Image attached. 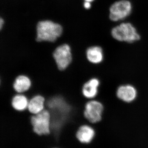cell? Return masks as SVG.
I'll list each match as a JSON object with an SVG mask.
<instances>
[{"instance_id": "6da1fadb", "label": "cell", "mask_w": 148, "mask_h": 148, "mask_svg": "<svg viewBox=\"0 0 148 148\" xmlns=\"http://www.w3.org/2000/svg\"><path fill=\"white\" fill-rule=\"evenodd\" d=\"M62 32L63 28L60 24L49 20L39 21L37 25L36 41L38 42H55Z\"/></svg>"}, {"instance_id": "7a4b0ae2", "label": "cell", "mask_w": 148, "mask_h": 148, "mask_svg": "<svg viewBox=\"0 0 148 148\" xmlns=\"http://www.w3.org/2000/svg\"><path fill=\"white\" fill-rule=\"evenodd\" d=\"M111 34L114 39L120 42L132 43L140 39L136 29L130 23H123L114 27Z\"/></svg>"}, {"instance_id": "3957f363", "label": "cell", "mask_w": 148, "mask_h": 148, "mask_svg": "<svg viewBox=\"0 0 148 148\" xmlns=\"http://www.w3.org/2000/svg\"><path fill=\"white\" fill-rule=\"evenodd\" d=\"M31 122L35 133L39 135L50 133L51 116L49 111L44 109L36 114H32Z\"/></svg>"}, {"instance_id": "277c9868", "label": "cell", "mask_w": 148, "mask_h": 148, "mask_svg": "<svg viewBox=\"0 0 148 148\" xmlns=\"http://www.w3.org/2000/svg\"><path fill=\"white\" fill-rule=\"evenodd\" d=\"M104 107L101 102L92 99L89 100L85 107L84 116L89 124H95L101 121Z\"/></svg>"}, {"instance_id": "5b68a950", "label": "cell", "mask_w": 148, "mask_h": 148, "mask_svg": "<svg viewBox=\"0 0 148 148\" xmlns=\"http://www.w3.org/2000/svg\"><path fill=\"white\" fill-rule=\"evenodd\" d=\"M132 10V5L129 1H118L114 3L110 7L109 17L112 21L122 20L129 16Z\"/></svg>"}, {"instance_id": "8992f818", "label": "cell", "mask_w": 148, "mask_h": 148, "mask_svg": "<svg viewBox=\"0 0 148 148\" xmlns=\"http://www.w3.org/2000/svg\"><path fill=\"white\" fill-rule=\"evenodd\" d=\"M53 56L58 69L61 71L66 69L73 59L71 47L66 43L57 47L53 51Z\"/></svg>"}, {"instance_id": "52a82bcc", "label": "cell", "mask_w": 148, "mask_h": 148, "mask_svg": "<svg viewBox=\"0 0 148 148\" xmlns=\"http://www.w3.org/2000/svg\"><path fill=\"white\" fill-rule=\"evenodd\" d=\"M96 132L94 127L90 124H84L79 127L76 136L81 143L89 144L94 140Z\"/></svg>"}, {"instance_id": "ba28073f", "label": "cell", "mask_w": 148, "mask_h": 148, "mask_svg": "<svg viewBox=\"0 0 148 148\" xmlns=\"http://www.w3.org/2000/svg\"><path fill=\"white\" fill-rule=\"evenodd\" d=\"M116 95L120 100L125 103H131L137 98V90L131 85L125 84L120 86L116 90Z\"/></svg>"}, {"instance_id": "9c48e42d", "label": "cell", "mask_w": 148, "mask_h": 148, "mask_svg": "<svg viewBox=\"0 0 148 148\" xmlns=\"http://www.w3.org/2000/svg\"><path fill=\"white\" fill-rule=\"evenodd\" d=\"M100 81L98 78L94 77L85 83L82 86L84 96L88 100L95 99L99 92Z\"/></svg>"}, {"instance_id": "30bf717a", "label": "cell", "mask_w": 148, "mask_h": 148, "mask_svg": "<svg viewBox=\"0 0 148 148\" xmlns=\"http://www.w3.org/2000/svg\"><path fill=\"white\" fill-rule=\"evenodd\" d=\"M86 58L89 62L94 65L102 63L104 55L102 48L98 46H93L88 48L86 50Z\"/></svg>"}, {"instance_id": "8fae6325", "label": "cell", "mask_w": 148, "mask_h": 148, "mask_svg": "<svg viewBox=\"0 0 148 148\" xmlns=\"http://www.w3.org/2000/svg\"><path fill=\"white\" fill-rule=\"evenodd\" d=\"M45 98L41 95L34 96L29 101L27 109L33 114H36L45 108Z\"/></svg>"}, {"instance_id": "7c38bea8", "label": "cell", "mask_w": 148, "mask_h": 148, "mask_svg": "<svg viewBox=\"0 0 148 148\" xmlns=\"http://www.w3.org/2000/svg\"><path fill=\"white\" fill-rule=\"evenodd\" d=\"M32 82L29 77L20 75L16 78L13 84V87L17 93H23L31 87Z\"/></svg>"}, {"instance_id": "4fadbf2b", "label": "cell", "mask_w": 148, "mask_h": 148, "mask_svg": "<svg viewBox=\"0 0 148 148\" xmlns=\"http://www.w3.org/2000/svg\"><path fill=\"white\" fill-rule=\"evenodd\" d=\"M28 99L22 93H17L14 96L12 101V105L15 110L19 111H24L27 109Z\"/></svg>"}, {"instance_id": "5bb4252c", "label": "cell", "mask_w": 148, "mask_h": 148, "mask_svg": "<svg viewBox=\"0 0 148 148\" xmlns=\"http://www.w3.org/2000/svg\"><path fill=\"white\" fill-rule=\"evenodd\" d=\"M84 7L86 9H88L90 8L91 7V5H90V3L89 2L86 1L84 3Z\"/></svg>"}, {"instance_id": "9a60e30c", "label": "cell", "mask_w": 148, "mask_h": 148, "mask_svg": "<svg viewBox=\"0 0 148 148\" xmlns=\"http://www.w3.org/2000/svg\"><path fill=\"white\" fill-rule=\"evenodd\" d=\"M4 24V20H3L2 18H1L0 19V29L1 30Z\"/></svg>"}, {"instance_id": "2e32d148", "label": "cell", "mask_w": 148, "mask_h": 148, "mask_svg": "<svg viewBox=\"0 0 148 148\" xmlns=\"http://www.w3.org/2000/svg\"><path fill=\"white\" fill-rule=\"evenodd\" d=\"M86 1L89 2H92V1H94V0H85Z\"/></svg>"}, {"instance_id": "e0dca14e", "label": "cell", "mask_w": 148, "mask_h": 148, "mask_svg": "<svg viewBox=\"0 0 148 148\" xmlns=\"http://www.w3.org/2000/svg\"><path fill=\"white\" fill-rule=\"evenodd\" d=\"M57 148V147H54V148Z\"/></svg>"}]
</instances>
